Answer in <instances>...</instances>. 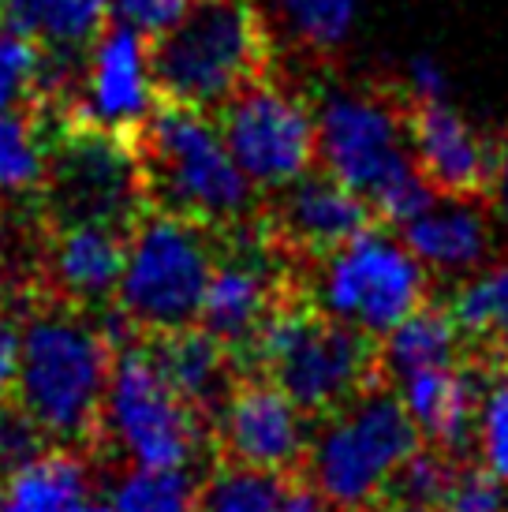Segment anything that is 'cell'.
<instances>
[{
  "instance_id": "6da1fadb",
  "label": "cell",
  "mask_w": 508,
  "mask_h": 512,
  "mask_svg": "<svg viewBox=\"0 0 508 512\" xmlns=\"http://www.w3.org/2000/svg\"><path fill=\"white\" fill-rule=\"evenodd\" d=\"M116 337L105 318L49 292L19 311V370L12 397L27 408L49 445L105 456V397Z\"/></svg>"
},
{
  "instance_id": "7a4b0ae2",
  "label": "cell",
  "mask_w": 508,
  "mask_h": 512,
  "mask_svg": "<svg viewBox=\"0 0 508 512\" xmlns=\"http://www.w3.org/2000/svg\"><path fill=\"white\" fill-rule=\"evenodd\" d=\"M131 150L150 210L191 217L217 232L247 225L262 210L258 187L232 161L210 113L154 98Z\"/></svg>"
},
{
  "instance_id": "3957f363",
  "label": "cell",
  "mask_w": 508,
  "mask_h": 512,
  "mask_svg": "<svg viewBox=\"0 0 508 512\" xmlns=\"http://www.w3.org/2000/svg\"><path fill=\"white\" fill-rule=\"evenodd\" d=\"M314 120L318 169L367 199L381 225L400 228L438 199L411 154L404 101L374 90H329Z\"/></svg>"
},
{
  "instance_id": "277c9868",
  "label": "cell",
  "mask_w": 508,
  "mask_h": 512,
  "mask_svg": "<svg viewBox=\"0 0 508 512\" xmlns=\"http://www.w3.org/2000/svg\"><path fill=\"white\" fill-rule=\"evenodd\" d=\"M154 98L217 113L236 90L273 72V42L258 0H195L161 38L146 42Z\"/></svg>"
},
{
  "instance_id": "5b68a950",
  "label": "cell",
  "mask_w": 508,
  "mask_h": 512,
  "mask_svg": "<svg viewBox=\"0 0 508 512\" xmlns=\"http://www.w3.org/2000/svg\"><path fill=\"white\" fill-rule=\"evenodd\" d=\"M247 370L266 374L314 423L344 408L378 378V341L288 292L254 341Z\"/></svg>"
},
{
  "instance_id": "8992f818",
  "label": "cell",
  "mask_w": 508,
  "mask_h": 512,
  "mask_svg": "<svg viewBox=\"0 0 508 512\" xmlns=\"http://www.w3.org/2000/svg\"><path fill=\"white\" fill-rule=\"evenodd\" d=\"M34 206L49 228L101 225L131 232L146 210L131 139L90 124L53 101L45 172Z\"/></svg>"
},
{
  "instance_id": "52a82bcc",
  "label": "cell",
  "mask_w": 508,
  "mask_h": 512,
  "mask_svg": "<svg viewBox=\"0 0 508 512\" xmlns=\"http://www.w3.org/2000/svg\"><path fill=\"white\" fill-rule=\"evenodd\" d=\"M217 251V228L146 206L127 240L124 277L113 307L127 333L146 337L195 326L210 273L217 266Z\"/></svg>"
},
{
  "instance_id": "ba28073f",
  "label": "cell",
  "mask_w": 508,
  "mask_h": 512,
  "mask_svg": "<svg viewBox=\"0 0 508 512\" xmlns=\"http://www.w3.org/2000/svg\"><path fill=\"white\" fill-rule=\"evenodd\" d=\"M318 423L322 427L311 434L303 479L340 512L385 498L400 464L423 445L408 408L385 382L367 385Z\"/></svg>"
},
{
  "instance_id": "9c48e42d",
  "label": "cell",
  "mask_w": 508,
  "mask_h": 512,
  "mask_svg": "<svg viewBox=\"0 0 508 512\" xmlns=\"http://www.w3.org/2000/svg\"><path fill=\"white\" fill-rule=\"evenodd\" d=\"M303 292L329 318L381 341L408 314L430 303V270L411 255L400 232L374 221L337 251L318 258Z\"/></svg>"
},
{
  "instance_id": "30bf717a",
  "label": "cell",
  "mask_w": 508,
  "mask_h": 512,
  "mask_svg": "<svg viewBox=\"0 0 508 512\" xmlns=\"http://www.w3.org/2000/svg\"><path fill=\"white\" fill-rule=\"evenodd\" d=\"M210 453L206 419L187 408L157 374L131 333L116 341L109 397H105V456H120L135 468H191Z\"/></svg>"
},
{
  "instance_id": "8fae6325",
  "label": "cell",
  "mask_w": 508,
  "mask_h": 512,
  "mask_svg": "<svg viewBox=\"0 0 508 512\" xmlns=\"http://www.w3.org/2000/svg\"><path fill=\"white\" fill-rule=\"evenodd\" d=\"M213 124L258 191H277L318 165L314 105L273 72L236 90L213 113Z\"/></svg>"
},
{
  "instance_id": "7c38bea8",
  "label": "cell",
  "mask_w": 508,
  "mask_h": 512,
  "mask_svg": "<svg viewBox=\"0 0 508 512\" xmlns=\"http://www.w3.org/2000/svg\"><path fill=\"white\" fill-rule=\"evenodd\" d=\"M311 415L266 374L243 370L217 419L210 423L213 460L243 464V468L303 475L311 449Z\"/></svg>"
},
{
  "instance_id": "4fadbf2b",
  "label": "cell",
  "mask_w": 508,
  "mask_h": 512,
  "mask_svg": "<svg viewBox=\"0 0 508 512\" xmlns=\"http://www.w3.org/2000/svg\"><path fill=\"white\" fill-rule=\"evenodd\" d=\"M269 195L273 199L258 210V225L292 262L314 266L378 221L367 199H359L352 187H344L318 165Z\"/></svg>"
},
{
  "instance_id": "5bb4252c",
  "label": "cell",
  "mask_w": 508,
  "mask_h": 512,
  "mask_svg": "<svg viewBox=\"0 0 508 512\" xmlns=\"http://www.w3.org/2000/svg\"><path fill=\"white\" fill-rule=\"evenodd\" d=\"M60 109L116 131L124 139H135L139 124L154 109V83H150V68H146V34L120 19H109L90 49L75 94Z\"/></svg>"
},
{
  "instance_id": "9a60e30c",
  "label": "cell",
  "mask_w": 508,
  "mask_h": 512,
  "mask_svg": "<svg viewBox=\"0 0 508 512\" xmlns=\"http://www.w3.org/2000/svg\"><path fill=\"white\" fill-rule=\"evenodd\" d=\"M490 370L494 363L464 356L449 367L415 370L408 378L393 382V389L426 445L449 453L452 460H467V453L475 449V434H479V408Z\"/></svg>"
},
{
  "instance_id": "2e32d148",
  "label": "cell",
  "mask_w": 508,
  "mask_h": 512,
  "mask_svg": "<svg viewBox=\"0 0 508 512\" xmlns=\"http://www.w3.org/2000/svg\"><path fill=\"white\" fill-rule=\"evenodd\" d=\"M404 116H408V143L415 165L434 184V191L486 199L497 143H486L479 131L467 124V116L452 109L449 98L404 101Z\"/></svg>"
},
{
  "instance_id": "e0dca14e",
  "label": "cell",
  "mask_w": 508,
  "mask_h": 512,
  "mask_svg": "<svg viewBox=\"0 0 508 512\" xmlns=\"http://www.w3.org/2000/svg\"><path fill=\"white\" fill-rule=\"evenodd\" d=\"M127 240L131 232L101 225H45L38 292L68 299L101 318L113 314L116 288H120L127 262Z\"/></svg>"
},
{
  "instance_id": "ac0fdd59",
  "label": "cell",
  "mask_w": 508,
  "mask_h": 512,
  "mask_svg": "<svg viewBox=\"0 0 508 512\" xmlns=\"http://www.w3.org/2000/svg\"><path fill=\"white\" fill-rule=\"evenodd\" d=\"M135 341L146 348L150 363L169 382L172 393L184 400L187 408H195L210 427L221 412V404L228 400V393H232L236 378L243 374L240 359L198 322L195 326L165 329V333H146Z\"/></svg>"
},
{
  "instance_id": "d6986e66",
  "label": "cell",
  "mask_w": 508,
  "mask_h": 512,
  "mask_svg": "<svg viewBox=\"0 0 508 512\" xmlns=\"http://www.w3.org/2000/svg\"><path fill=\"white\" fill-rule=\"evenodd\" d=\"M396 232L430 273L479 270L494 243L482 199H464V195H438L423 214L404 221Z\"/></svg>"
},
{
  "instance_id": "ffe728a7",
  "label": "cell",
  "mask_w": 508,
  "mask_h": 512,
  "mask_svg": "<svg viewBox=\"0 0 508 512\" xmlns=\"http://www.w3.org/2000/svg\"><path fill=\"white\" fill-rule=\"evenodd\" d=\"M94 456L49 445L0 483V512H79L90 501Z\"/></svg>"
},
{
  "instance_id": "44dd1931",
  "label": "cell",
  "mask_w": 508,
  "mask_h": 512,
  "mask_svg": "<svg viewBox=\"0 0 508 512\" xmlns=\"http://www.w3.org/2000/svg\"><path fill=\"white\" fill-rule=\"evenodd\" d=\"M467 356L505 367L508 363V258L482 262L456 285L449 299Z\"/></svg>"
},
{
  "instance_id": "7402d4cb",
  "label": "cell",
  "mask_w": 508,
  "mask_h": 512,
  "mask_svg": "<svg viewBox=\"0 0 508 512\" xmlns=\"http://www.w3.org/2000/svg\"><path fill=\"white\" fill-rule=\"evenodd\" d=\"M464 356V337H460V326L452 322L449 307L423 303L419 311L408 314L400 326H393L378 341V378L393 385L415 370L449 367Z\"/></svg>"
},
{
  "instance_id": "603a6c76",
  "label": "cell",
  "mask_w": 508,
  "mask_h": 512,
  "mask_svg": "<svg viewBox=\"0 0 508 512\" xmlns=\"http://www.w3.org/2000/svg\"><path fill=\"white\" fill-rule=\"evenodd\" d=\"M53 101L38 98L0 113V195L34 199L45 172V143H49Z\"/></svg>"
},
{
  "instance_id": "cb8c5ba5",
  "label": "cell",
  "mask_w": 508,
  "mask_h": 512,
  "mask_svg": "<svg viewBox=\"0 0 508 512\" xmlns=\"http://www.w3.org/2000/svg\"><path fill=\"white\" fill-rule=\"evenodd\" d=\"M292 479L277 471L213 460L206 479L195 486V512H281Z\"/></svg>"
},
{
  "instance_id": "d4e9b609",
  "label": "cell",
  "mask_w": 508,
  "mask_h": 512,
  "mask_svg": "<svg viewBox=\"0 0 508 512\" xmlns=\"http://www.w3.org/2000/svg\"><path fill=\"white\" fill-rule=\"evenodd\" d=\"M191 468H120L109 509L113 512H195Z\"/></svg>"
},
{
  "instance_id": "484cf974",
  "label": "cell",
  "mask_w": 508,
  "mask_h": 512,
  "mask_svg": "<svg viewBox=\"0 0 508 512\" xmlns=\"http://www.w3.org/2000/svg\"><path fill=\"white\" fill-rule=\"evenodd\" d=\"M460 464H464V460H452L449 453H441V449H434V445L423 441V445L400 464V471H396L389 490H385V498L408 501V505L426 509V512H441Z\"/></svg>"
},
{
  "instance_id": "4316f807",
  "label": "cell",
  "mask_w": 508,
  "mask_h": 512,
  "mask_svg": "<svg viewBox=\"0 0 508 512\" xmlns=\"http://www.w3.org/2000/svg\"><path fill=\"white\" fill-rule=\"evenodd\" d=\"M277 8L299 45L329 53L348 38L359 15V0H277Z\"/></svg>"
},
{
  "instance_id": "83f0119b",
  "label": "cell",
  "mask_w": 508,
  "mask_h": 512,
  "mask_svg": "<svg viewBox=\"0 0 508 512\" xmlns=\"http://www.w3.org/2000/svg\"><path fill=\"white\" fill-rule=\"evenodd\" d=\"M42 45L12 30L0 27V113H8L23 101L42 94Z\"/></svg>"
},
{
  "instance_id": "f1b7e54d",
  "label": "cell",
  "mask_w": 508,
  "mask_h": 512,
  "mask_svg": "<svg viewBox=\"0 0 508 512\" xmlns=\"http://www.w3.org/2000/svg\"><path fill=\"white\" fill-rule=\"evenodd\" d=\"M482 464L508 483V363L490 370V382L482 393L479 434H475Z\"/></svg>"
},
{
  "instance_id": "f546056e",
  "label": "cell",
  "mask_w": 508,
  "mask_h": 512,
  "mask_svg": "<svg viewBox=\"0 0 508 512\" xmlns=\"http://www.w3.org/2000/svg\"><path fill=\"white\" fill-rule=\"evenodd\" d=\"M508 483L501 475L486 468V464H471L464 460L456 468V479L449 486V498L441 512H505Z\"/></svg>"
},
{
  "instance_id": "4dcf8cb0",
  "label": "cell",
  "mask_w": 508,
  "mask_h": 512,
  "mask_svg": "<svg viewBox=\"0 0 508 512\" xmlns=\"http://www.w3.org/2000/svg\"><path fill=\"white\" fill-rule=\"evenodd\" d=\"M195 0H109V15L146 34V42L161 38L187 15Z\"/></svg>"
},
{
  "instance_id": "1f68e13d",
  "label": "cell",
  "mask_w": 508,
  "mask_h": 512,
  "mask_svg": "<svg viewBox=\"0 0 508 512\" xmlns=\"http://www.w3.org/2000/svg\"><path fill=\"white\" fill-rule=\"evenodd\" d=\"M19 370V303L0 296V400L12 397Z\"/></svg>"
},
{
  "instance_id": "d6a6232c",
  "label": "cell",
  "mask_w": 508,
  "mask_h": 512,
  "mask_svg": "<svg viewBox=\"0 0 508 512\" xmlns=\"http://www.w3.org/2000/svg\"><path fill=\"white\" fill-rule=\"evenodd\" d=\"M449 90V75L441 72L438 60L430 57H415L408 64V101H434L445 98Z\"/></svg>"
},
{
  "instance_id": "836d02e7",
  "label": "cell",
  "mask_w": 508,
  "mask_h": 512,
  "mask_svg": "<svg viewBox=\"0 0 508 512\" xmlns=\"http://www.w3.org/2000/svg\"><path fill=\"white\" fill-rule=\"evenodd\" d=\"M281 512H340V509L333 501H325L303 475H296V479L288 483V490H284Z\"/></svg>"
},
{
  "instance_id": "e575fe53",
  "label": "cell",
  "mask_w": 508,
  "mask_h": 512,
  "mask_svg": "<svg viewBox=\"0 0 508 512\" xmlns=\"http://www.w3.org/2000/svg\"><path fill=\"white\" fill-rule=\"evenodd\" d=\"M486 195H490V206H494L497 221H501V225H505V232H508V139H501V143H497L494 176H490Z\"/></svg>"
},
{
  "instance_id": "d590c367",
  "label": "cell",
  "mask_w": 508,
  "mask_h": 512,
  "mask_svg": "<svg viewBox=\"0 0 508 512\" xmlns=\"http://www.w3.org/2000/svg\"><path fill=\"white\" fill-rule=\"evenodd\" d=\"M352 512H426V509H415V505L396 501V498H378V501H370V505H359V509H352Z\"/></svg>"
},
{
  "instance_id": "8d00e7d4",
  "label": "cell",
  "mask_w": 508,
  "mask_h": 512,
  "mask_svg": "<svg viewBox=\"0 0 508 512\" xmlns=\"http://www.w3.org/2000/svg\"><path fill=\"white\" fill-rule=\"evenodd\" d=\"M0 27H4V0H0Z\"/></svg>"
},
{
  "instance_id": "74e56055",
  "label": "cell",
  "mask_w": 508,
  "mask_h": 512,
  "mask_svg": "<svg viewBox=\"0 0 508 512\" xmlns=\"http://www.w3.org/2000/svg\"><path fill=\"white\" fill-rule=\"evenodd\" d=\"M505 512H508V501H505Z\"/></svg>"
}]
</instances>
